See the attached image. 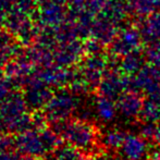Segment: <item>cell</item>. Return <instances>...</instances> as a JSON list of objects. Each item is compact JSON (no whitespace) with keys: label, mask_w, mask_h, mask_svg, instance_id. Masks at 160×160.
<instances>
[{"label":"cell","mask_w":160,"mask_h":160,"mask_svg":"<svg viewBox=\"0 0 160 160\" xmlns=\"http://www.w3.org/2000/svg\"><path fill=\"white\" fill-rule=\"evenodd\" d=\"M55 131L64 138L68 144L82 152L93 154L98 147L99 134L97 128L89 121L83 119L67 120L55 124Z\"/></svg>","instance_id":"cell-1"},{"label":"cell","mask_w":160,"mask_h":160,"mask_svg":"<svg viewBox=\"0 0 160 160\" xmlns=\"http://www.w3.org/2000/svg\"><path fill=\"white\" fill-rule=\"evenodd\" d=\"M14 143L18 150L26 156L44 157L60 145V135L56 131L36 128L20 133Z\"/></svg>","instance_id":"cell-2"},{"label":"cell","mask_w":160,"mask_h":160,"mask_svg":"<svg viewBox=\"0 0 160 160\" xmlns=\"http://www.w3.org/2000/svg\"><path fill=\"white\" fill-rule=\"evenodd\" d=\"M78 107V102L74 97L70 95H60L49 101L45 109L44 116L47 121L51 123L63 122L70 119Z\"/></svg>","instance_id":"cell-3"},{"label":"cell","mask_w":160,"mask_h":160,"mask_svg":"<svg viewBox=\"0 0 160 160\" xmlns=\"http://www.w3.org/2000/svg\"><path fill=\"white\" fill-rule=\"evenodd\" d=\"M139 118L142 122H150L158 124L160 122V100L148 97L147 100L144 101Z\"/></svg>","instance_id":"cell-9"},{"label":"cell","mask_w":160,"mask_h":160,"mask_svg":"<svg viewBox=\"0 0 160 160\" xmlns=\"http://www.w3.org/2000/svg\"><path fill=\"white\" fill-rule=\"evenodd\" d=\"M130 84L127 80L121 78L118 75H111L106 78L100 86L101 95L111 99H118L122 94L128 92Z\"/></svg>","instance_id":"cell-6"},{"label":"cell","mask_w":160,"mask_h":160,"mask_svg":"<svg viewBox=\"0 0 160 160\" xmlns=\"http://www.w3.org/2000/svg\"><path fill=\"white\" fill-rule=\"evenodd\" d=\"M82 152L72 145H59L47 160H83Z\"/></svg>","instance_id":"cell-10"},{"label":"cell","mask_w":160,"mask_h":160,"mask_svg":"<svg viewBox=\"0 0 160 160\" xmlns=\"http://www.w3.org/2000/svg\"><path fill=\"white\" fill-rule=\"evenodd\" d=\"M127 134L124 131L119 130V128H111L108 130L101 135L100 143L103 147L110 150H120L122 147L124 139L127 137Z\"/></svg>","instance_id":"cell-8"},{"label":"cell","mask_w":160,"mask_h":160,"mask_svg":"<svg viewBox=\"0 0 160 160\" xmlns=\"http://www.w3.org/2000/svg\"><path fill=\"white\" fill-rule=\"evenodd\" d=\"M154 142L157 144V146L160 147V122L157 124V130H156V134L154 137Z\"/></svg>","instance_id":"cell-14"},{"label":"cell","mask_w":160,"mask_h":160,"mask_svg":"<svg viewBox=\"0 0 160 160\" xmlns=\"http://www.w3.org/2000/svg\"><path fill=\"white\" fill-rule=\"evenodd\" d=\"M149 145L147 139L142 135L128 133L124 139L122 147L120 148L121 156L125 160H144L149 154Z\"/></svg>","instance_id":"cell-4"},{"label":"cell","mask_w":160,"mask_h":160,"mask_svg":"<svg viewBox=\"0 0 160 160\" xmlns=\"http://www.w3.org/2000/svg\"><path fill=\"white\" fill-rule=\"evenodd\" d=\"M144 101L142 97L134 92H125L118 98V111L127 119L139 118Z\"/></svg>","instance_id":"cell-5"},{"label":"cell","mask_w":160,"mask_h":160,"mask_svg":"<svg viewBox=\"0 0 160 160\" xmlns=\"http://www.w3.org/2000/svg\"><path fill=\"white\" fill-rule=\"evenodd\" d=\"M157 124L156 123H150V122H143L139 128V135L146 138L147 141L149 139H154L155 134H156Z\"/></svg>","instance_id":"cell-11"},{"label":"cell","mask_w":160,"mask_h":160,"mask_svg":"<svg viewBox=\"0 0 160 160\" xmlns=\"http://www.w3.org/2000/svg\"><path fill=\"white\" fill-rule=\"evenodd\" d=\"M8 146H9L8 139H6L4 137L0 136V155H1L2 152H4V150L8 148Z\"/></svg>","instance_id":"cell-13"},{"label":"cell","mask_w":160,"mask_h":160,"mask_svg":"<svg viewBox=\"0 0 160 160\" xmlns=\"http://www.w3.org/2000/svg\"><path fill=\"white\" fill-rule=\"evenodd\" d=\"M117 112H118V107L113 99L102 95L97 98L94 114L98 118V120H100L102 123H110L116 119Z\"/></svg>","instance_id":"cell-7"},{"label":"cell","mask_w":160,"mask_h":160,"mask_svg":"<svg viewBox=\"0 0 160 160\" xmlns=\"http://www.w3.org/2000/svg\"><path fill=\"white\" fill-rule=\"evenodd\" d=\"M83 160H113L110 156L103 154H97V152H93V154H88L87 157Z\"/></svg>","instance_id":"cell-12"}]
</instances>
